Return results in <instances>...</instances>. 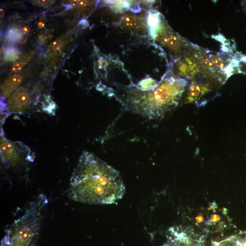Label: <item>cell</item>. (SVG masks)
I'll return each mask as SVG.
<instances>
[{"label":"cell","mask_w":246,"mask_h":246,"mask_svg":"<svg viewBox=\"0 0 246 246\" xmlns=\"http://www.w3.org/2000/svg\"><path fill=\"white\" fill-rule=\"evenodd\" d=\"M21 52L14 47H8L5 49V58L7 61L16 60Z\"/></svg>","instance_id":"cell-10"},{"label":"cell","mask_w":246,"mask_h":246,"mask_svg":"<svg viewBox=\"0 0 246 246\" xmlns=\"http://www.w3.org/2000/svg\"><path fill=\"white\" fill-rule=\"evenodd\" d=\"M63 43L61 40H56L52 43V47L55 51H58L62 48Z\"/></svg>","instance_id":"cell-14"},{"label":"cell","mask_w":246,"mask_h":246,"mask_svg":"<svg viewBox=\"0 0 246 246\" xmlns=\"http://www.w3.org/2000/svg\"><path fill=\"white\" fill-rule=\"evenodd\" d=\"M23 33L16 27L9 28L6 33V38L11 42H17L21 41L23 37Z\"/></svg>","instance_id":"cell-8"},{"label":"cell","mask_w":246,"mask_h":246,"mask_svg":"<svg viewBox=\"0 0 246 246\" xmlns=\"http://www.w3.org/2000/svg\"><path fill=\"white\" fill-rule=\"evenodd\" d=\"M31 97L29 91L24 87L16 90L9 99L8 108L11 113L22 114L27 112Z\"/></svg>","instance_id":"cell-6"},{"label":"cell","mask_w":246,"mask_h":246,"mask_svg":"<svg viewBox=\"0 0 246 246\" xmlns=\"http://www.w3.org/2000/svg\"><path fill=\"white\" fill-rule=\"evenodd\" d=\"M185 80L167 79L149 94L131 101L133 112L150 119L158 118L176 107L186 86Z\"/></svg>","instance_id":"cell-2"},{"label":"cell","mask_w":246,"mask_h":246,"mask_svg":"<svg viewBox=\"0 0 246 246\" xmlns=\"http://www.w3.org/2000/svg\"><path fill=\"white\" fill-rule=\"evenodd\" d=\"M1 154L2 164L6 169L15 172L27 171L34 161L31 150L21 142L8 140L1 136Z\"/></svg>","instance_id":"cell-4"},{"label":"cell","mask_w":246,"mask_h":246,"mask_svg":"<svg viewBox=\"0 0 246 246\" xmlns=\"http://www.w3.org/2000/svg\"><path fill=\"white\" fill-rule=\"evenodd\" d=\"M45 26V24L44 22H39L38 24V27L39 29H42L44 28Z\"/></svg>","instance_id":"cell-21"},{"label":"cell","mask_w":246,"mask_h":246,"mask_svg":"<svg viewBox=\"0 0 246 246\" xmlns=\"http://www.w3.org/2000/svg\"><path fill=\"white\" fill-rule=\"evenodd\" d=\"M44 195L40 194L30 202L24 214L6 229L1 246H28L40 226L42 210L47 204Z\"/></svg>","instance_id":"cell-3"},{"label":"cell","mask_w":246,"mask_h":246,"mask_svg":"<svg viewBox=\"0 0 246 246\" xmlns=\"http://www.w3.org/2000/svg\"><path fill=\"white\" fill-rule=\"evenodd\" d=\"M27 63V62L24 61V60H21L15 63L12 66V71L13 72H19V71L22 69L23 67Z\"/></svg>","instance_id":"cell-12"},{"label":"cell","mask_w":246,"mask_h":246,"mask_svg":"<svg viewBox=\"0 0 246 246\" xmlns=\"http://www.w3.org/2000/svg\"><path fill=\"white\" fill-rule=\"evenodd\" d=\"M124 24L128 27H135L138 25V21L135 17H127L124 19Z\"/></svg>","instance_id":"cell-11"},{"label":"cell","mask_w":246,"mask_h":246,"mask_svg":"<svg viewBox=\"0 0 246 246\" xmlns=\"http://www.w3.org/2000/svg\"><path fill=\"white\" fill-rule=\"evenodd\" d=\"M156 15H151L150 16L149 23L150 26L154 27L158 22V18Z\"/></svg>","instance_id":"cell-16"},{"label":"cell","mask_w":246,"mask_h":246,"mask_svg":"<svg viewBox=\"0 0 246 246\" xmlns=\"http://www.w3.org/2000/svg\"><path fill=\"white\" fill-rule=\"evenodd\" d=\"M22 79L23 78L21 75L16 74L5 80L1 85L2 97L7 98L10 96L13 91L17 89V87L21 83Z\"/></svg>","instance_id":"cell-7"},{"label":"cell","mask_w":246,"mask_h":246,"mask_svg":"<svg viewBox=\"0 0 246 246\" xmlns=\"http://www.w3.org/2000/svg\"></svg>","instance_id":"cell-23"},{"label":"cell","mask_w":246,"mask_h":246,"mask_svg":"<svg viewBox=\"0 0 246 246\" xmlns=\"http://www.w3.org/2000/svg\"><path fill=\"white\" fill-rule=\"evenodd\" d=\"M239 234L233 235L221 241H212L210 246H237Z\"/></svg>","instance_id":"cell-9"},{"label":"cell","mask_w":246,"mask_h":246,"mask_svg":"<svg viewBox=\"0 0 246 246\" xmlns=\"http://www.w3.org/2000/svg\"><path fill=\"white\" fill-rule=\"evenodd\" d=\"M78 1H76V0L70 1V3L71 5H72L73 6H78Z\"/></svg>","instance_id":"cell-20"},{"label":"cell","mask_w":246,"mask_h":246,"mask_svg":"<svg viewBox=\"0 0 246 246\" xmlns=\"http://www.w3.org/2000/svg\"><path fill=\"white\" fill-rule=\"evenodd\" d=\"M164 41L167 44L170 45H175L177 42V40L176 37L174 36H167L165 37Z\"/></svg>","instance_id":"cell-15"},{"label":"cell","mask_w":246,"mask_h":246,"mask_svg":"<svg viewBox=\"0 0 246 246\" xmlns=\"http://www.w3.org/2000/svg\"><path fill=\"white\" fill-rule=\"evenodd\" d=\"M4 13H5V11H4V9L1 8V9H0V16H1V17L3 16V15H4Z\"/></svg>","instance_id":"cell-22"},{"label":"cell","mask_w":246,"mask_h":246,"mask_svg":"<svg viewBox=\"0 0 246 246\" xmlns=\"http://www.w3.org/2000/svg\"><path fill=\"white\" fill-rule=\"evenodd\" d=\"M88 3V1H78V6H85Z\"/></svg>","instance_id":"cell-19"},{"label":"cell","mask_w":246,"mask_h":246,"mask_svg":"<svg viewBox=\"0 0 246 246\" xmlns=\"http://www.w3.org/2000/svg\"><path fill=\"white\" fill-rule=\"evenodd\" d=\"M237 246H246V232L240 233Z\"/></svg>","instance_id":"cell-13"},{"label":"cell","mask_w":246,"mask_h":246,"mask_svg":"<svg viewBox=\"0 0 246 246\" xmlns=\"http://www.w3.org/2000/svg\"><path fill=\"white\" fill-rule=\"evenodd\" d=\"M206 236L197 233L192 227L182 225L168 229L166 241L162 246H205Z\"/></svg>","instance_id":"cell-5"},{"label":"cell","mask_w":246,"mask_h":246,"mask_svg":"<svg viewBox=\"0 0 246 246\" xmlns=\"http://www.w3.org/2000/svg\"><path fill=\"white\" fill-rule=\"evenodd\" d=\"M52 2H53V1H35V4L41 5V6H46V5H48Z\"/></svg>","instance_id":"cell-17"},{"label":"cell","mask_w":246,"mask_h":246,"mask_svg":"<svg viewBox=\"0 0 246 246\" xmlns=\"http://www.w3.org/2000/svg\"><path fill=\"white\" fill-rule=\"evenodd\" d=\"M125 192L118 170L93 154L83 152L70 179L68 190L70 199L89 204H112Z\"/></svg>","instance_id":"cell-1"},{"label":"cell","mask_w":246,"mask_h":246,"mask_svg":"<svg viewBox=\"0 0 246 246\" xmlns=\"http://www.w3.org/2000/svg\"><path fill=\"white\" fill-rule=\"evenodd\" d=\"M30 32V28L28 27H24L22 30V32L24 34H28Z\"/></svg>","instance_id":"cell-18"}]
</instances>
